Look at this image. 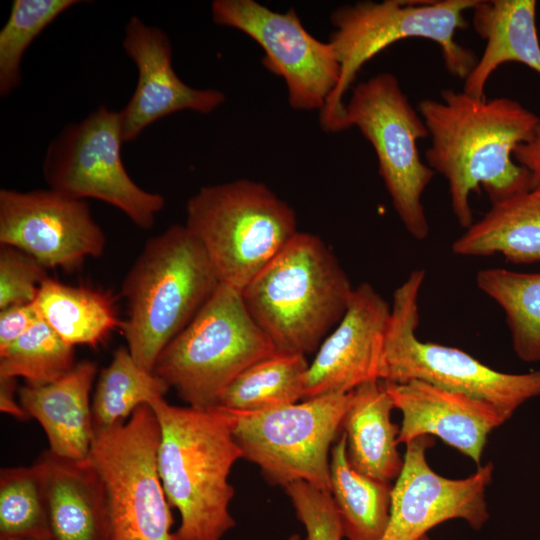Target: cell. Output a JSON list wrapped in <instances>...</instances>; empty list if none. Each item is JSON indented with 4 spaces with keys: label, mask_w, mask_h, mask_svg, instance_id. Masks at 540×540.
<instances>
[{
    "label": "cell",
    "mask_w": 540,
    "mask_h": 540,
    "mask_svg": "<svg viewBox=\"0 0 540 540\" xmlns=\"http://www.w3.org/2000/svg\"><path fill=\"white\" fill-rule=\"evenodd\" d=\"M440 96L418 105L431 137L426 164L447 180L453 214L467 229L474 222L472 192L482 187L494 204L532 188L530 173L512 157L532 138L540 117L508 97L479 98L450 88Z\"/></svg>",
    "instance_id": "cell-1"
},
{
    "label": "cell",
    "mask_w": 540,
    "mask_h": 540,
    "mask_svg": "<svg viewBox=\"0 0 540 540\" xmlns=\"http://www.w3.org/2000/svg\"><path fill=\"white\" fill-rule=\"evenodd\" d=\"M159 426L158 472L171 507L180 514L173 540H221L236 522L230 513L234 488L229 475L242 452L235 441V413L150 404Z\"/></svg>",
    "instance_id": "cell-2"
},
{
    "label": "cell",
    "mask_w": 540,
    "mask_h": 540,
    "mask_svg": "<svg viewBox=\"0 0 540 540\" xmlns=\"http://www.w3.org/2000/svg\"><path fill=\"white\" fill-rule=\"evenodd\" d=\"M353 290L322 239L298 231L241 295L277 351L306 356L339 323Z\"/></svg>",
    "instance_id": "cell-3"
},
{
    "label": "cell",
    "mask_w": 540,
    "mask_h": 540,
    "mask_svg": "<svg viewBox=\"0 0 540 540\" xmlns=\"http://www.w3.org/2000/svg\"><path fill=\"white\" fill-rule=\"evenodd\" d=\"M219 284L203 248L185 225H172L147 240L121 285L127 303L121 331L136 363L152 372L162 350Z\"/></svg>",
    "instance_id": "cell-4"
},
{
    "label": "cell",
    "mask_w": 540,
    "mask_h": 540,
    "mask_svg": "<svg viewBox=\"0 0 540 540\" xmlns=\"http://www.w3.org/2000/svg\"><path fill=\"white\" fill-rule=\"evenodd\" d=\"M478 0H431L382 2L358 1L338 7L331 14L334 31L328 43L340 65L339 82L320 111L326 132H340L344 96L362 66L390 45L407 38H424L441 50L446 70L464 79L475 67V53L460 45L455 36L466 29V11Z\"/></svg>",
    "instance_id": "cell-5"
},
{
    "label": "cell",
    "mask_w": 540,
    "mask_h": 540,
    "mask_svg": "<svg viewBox=\"0 0 540 540\" xmlns=\"http://www.w3.org/2000/svg\"><path fill=\"white\" fill-rule=\"evenodd\" d=\"M184 225L219 282L239 291L298 232L294 209L265 184L248 179L200 188L186 204Z\"/></svg>",
    "instance_id": "cell-6"
},
{
    "label": "cell",
    "mask_w": 540,
    "mask_h": 540,
    "mask_svg": "<svg viewBox=\"0 0 540 540\" xmlns=\"http://www.w3.org/2000/svg\"><path fill=\"white\" fill-rule=\"evenodd\" d=\"M277 352L248 312L241 291L220 283L189 324L159 354L153 373L188 406H219L229 384Z\"/></svg>",
    "instance_id": "cell-7"
},
{
    "label": "cell",
    "mask_w": 540,
    "mask_h": 540,
    "mask_svg": "<svg viewBox=\"0 0 540 540\" xmlns=\"http://www.w3.org/2000/svg\"><path fill=\"white\" fill-rule=\"evenodd\" d=\"M425 271L415 269L395 290L384 350V382L424 381L485 401L507 420L526 401L540 396V370L497 371L465 351L417 338L419 294Z\"/></svg>",
    "instance_id": "cell-8"
},
{
    "label": "cell",
    "mask_w": 540,
    "mask_h": 540,
    "mask_svg": "<svg viewBox=\"0 0 540 540\" xmlns=\"http://www.w3.org/2000/svg\"><path fill=\"white\" fill-rule=\"evenodd\" d=\"M351 127L372 145L379 174L405 229L413 238L425 239L429 224L422 195L435 172L422 161L418 141L429 132L395 75L379 73L352 88L340 129Z\"/></svg>",
    "instance_id": "cell-9"
},
{
    "label": "cell",
    "mask_w": 540,
    "mask_h": 540,
    "mask_svg": "<svg viewBox=\"0 0 540 540\" xmlns=\"http://www.w3.org/2000/svg\"><path fill=\"white\" fill-rule=\"evenodd\" d=\"M352 391L258 412H237L233 435L242 458L271 485L304 481L330 492V454Z\"/></svg>",
    "instance_id": "cell-10"
},
{
    "label": "cell",
    "mask_w": 540,
    "mask_h": 540,
    "mask_svg": "<svg viewBox=\"0 0 540 540\" xmlns=\"http://www.w3.org/2000/svg\"><path fill=\"white\" fill-rule=\"evenodd\" d=\"M160 426L149 404L94 432L89 460L106 492L112 540H173V517L158 472Z\"/></svg>",
    "instance_id": "cell-11"
},
{
    "label": "cell",
    "mask_w": 540,
    "mask_h": 540,
    "mask_svg": "<svg viewBox=\"0 0 540 540\" xmlns=\"http://www.w3.org/2000/svg\"><path fill=\"white\" fill-rule=\"evenodd\" d=\"M123 143L119 112L101 105L83 120L66 125L50 142L44 179L52 190L74 199L103 201L148 230L165 198L129 176L121 157Z\"/></svg>",
    "instance_id": "cell-12"
},
{
    "label": "cell",
    "mask_w": 540,
    "mask_h": 540,
    "mask_svg": "<svg viewBox=\"0 0 540 540\" xmlns=\"http://www.w3.org/2000/svg\"><path fill=\"white\" fill-rule=\"evenodd\" d=\"M214 23L237 29L264 50L263 66L281 77L295 110H322L340 78L332 47L312 36L294 8L273 11L255 0H214Z\"/></svg>",
    "instance_id": "cell-13"
},
{
    "label": "cell",
    "mask_w": 540,
    "mask_h": 540,
    "mask_svg": "<svg viewBox=\"0 0 540 540\" xmlns=\"http://www.w3.org/2000/svg\"><path fill=\"white\" fill-rule=\"evenodd\" d=\"M0 244L18 248L45 268L67 272L106 246L102 228L86 200L52 189L0 190Z\"/></svg>",
    "instance_id": "cell-14"
},
{
    "label": "cell",
    "mask_w": 540,
    "mask_h": 540,
    "mask_svg": "<svg viewBox=\"0 0 540 540\" xmlns=\"http://www.w3.org/2000/svg\"><path fill=\"white\" fill-rule=\"evenodd\" d=\"M434 440L421 436L406 444L402 470L392 486L389 523L381 540H418L435 526L461 519L474 530L489 520L486 490L493 464L479 466L472 475L450 479L428 464L427 449Z\"/></svg>",
    "instance_id": "cell-15"
},
{
    "label": "cell",
    "mask_w": 540,
    "mask_h": 540,
    "mask_svg": "<svg viewBox=\"0 0 540 540\" xmlns=\"http://www.w3.org/2000/svg\"><path fill=\"white\" fill-rule=\"evenodd\" d=\"M390 311L371 284L354 288L346 312L309 364L304 399L349 393L366 382L382 381Z\"/></svg>",
    "instance_id": "cell-16"
},
{
    "label": "cell",
    "mask_w": 540,
    "mask_h": 540,
    "mask_svg": "<svg viewBox=\"0 0 540 540\" xmlns=\"http://www.w3.org/2000/svg\"><path fill=\"white\" fill-rule=\"evenodd\" d=\"M123 49L136 65L134 93L119 111L124 143L131 142L154 122L190 110L208 114L225 101L222 91L196 89L183 82L172 65V46L160 28L132 16L125 27Z\"/></svg>",
    "instance_id": "cell-17"
},
{
    "label": "cell",
    "mask_w": 540,
    "mask_h": 540,
    "mask_svg": "<svg viewBox=\"0 0 540 540\" xmlns=\"http://www.w3.org/2000/svg\"><path fill=\"white\" fill-rule=\"evenodd\" d=\"M382 382L402 413L399 444L435 436L481 466L489 435L507 421L491 404L463 393L419 380Z\"/></svg>",
    "instance_id": "cell-18"
},
{
    "label": "cell",
    "mask_w": 540,
    "mask_h": 540,
    "mask_svg": "<svg viewBox=\"0 0 540 540\" xmlns=\"http://www.w3.org/2000/svg\"><path fill=\"white\" fill-rule=\"evenodd\" d=\"M36 463L50 540H112L105 488L89 458L68 460L48 450Z\"/></svg>",
    "instance_id": "cell-19"
},
{
    "label": "cell",
    "mask_w": 540,
    "mask_h": 540,
    "mask_svg": "<svg viewBox=\"0 0 540 540\" xmlns=\"http://www.w3.org/2000/svg\"><path fill=\"white\" fill-rule=\"evenodd\" d=\"M96 374L95 362L81 361L52 383L18 388L21 407L43 427L53 455L88 458L94 437L90 392Z\"/></svg>",
    "instance_id": "cell-20"
},
{
    "label": "cell",
    "mask_w": 540,
    "mask_h": 540,
    "mask_svg": "<svg viewBox=\"0 0 540 540\" xmlns=\"http://www.w3.org/2000/svg\"><path fill=\"white\" fill-rule=\"evenodd\" d=\"M535 0H478L472 26L485 48L464 80L463 91L479 98L493 72L507 62L522 63L540 75V42Z\"/></svg>",
    "instance_id": "cell-21"
},
{
    "label": "cell",
    "mask_w": 540,
    "mask_h": 540,
    "mask_svg": "<svg viewBox=\"0 0 540 540\" xmlns=\"http://www.w3.org/2000/svg\"><path fill=\"white\" fill-rule=\"evenodd\" d=\"M394 404L382 381H369L352 391L342 421L347 458L358 472L391 483L398 478L404 457L398 451L400 427L391 420Z\"/></svg>",
    "instance_id": "cell-22"
},
{
    "label": "cell",
    "mask_w": 540,
    "mask_h": 540,
    "mask_svg": "<svg viewBox=\"0 0 540 540\" xmlns=\"http://www.w3.org/2000/svg\"><path fill=\"white\" fill-rule=\"evenodd\" d=\"M461 256L501 254L508 262H540V183L494 203L452 243Z\"/></svg>",
    "instance_id": "cell-23"
},
{
    "label": "cell",
    "mask_w": 540,
    "mask_h": 540,
    "mask_svg": "<svg viewBox=\"0 0 540 540\" xmlns=\"http://www.w3.org/2000/svg\"><path fill=\"white\" fill-rule=\"evenodd\" d=\"M34 303L40 317L71 346L97 347L123 323L111 294L50 277Z\"/></svg>",
    "instance_id": "cell-24"
},
{
    "label": "cell",
    "mask_w": 540,
    "mask_h": 540,
    "mask_svg": "<svg viewBox=\"0 0 540 540\" xmlns=\"http://www.w3.org/2000/svg\"><path fill=\"white\" fill-rule=\"evenodd\" d=\"M330 493L346 540H381L391 509L392 485L356 471L342 432L330 454Z\"/></svg>",
    "instance_id": "cell-25"
},
{
    "label": "cell",
    "mask_w": 540,
    "mask_h": 540,
    "mask_svg": "<svg viewBox=\"0 0 540 540\" xmlns=\"http://www.w3.org/2000/svg\"><path fill=\"white\" fill-rule=\"evenodd\" d=\"M308 367L305 355L277 351L241 372L224 391L219 406L258 412L297 403L304 399Z\"/></svg>",
    "instance_id": "cell-26"
},
{
    "label": "cell",
    "mask_w": 540,
    "mask_h": 540,
    "mask_svg": "<svg viewBox=\"0 0 540 540\" xmlns=\"http://www.w3.org/2000/svg\"><path fill=\"white\" fill-rule=\"evenodd\" d=\"M477 287L504 311L512 346L524 362L540 361V273L482 269Z\"/></svg>",
    "instance_id": "cell-27"
},
{
    "label": "cell",
    "mask_w": 540,
    "mask_h": 540,
    "mask_svg": "<svg viewBox=\"0 0 540 540\" xmlns=\"http://www.w3.org/2000/svg\"><path fill=\"white\" fill-rule=\"evenodd\" d=\"M169 389L161 378L140 367L127 347H119L97 380L91 402L94 432L124 423L139 406L164 397Z\"/></svg>",
    "instance_id": "cell-28"
},
{
    "label": "cell",
    "mask_w": 540,
    "mask_h": 540,
    "mask_svg": "<svg viewBox=\"0 0 540 540\" xmlns=\"http://www.w3.org/2000/svg\"><path fill=\"white\" fill-rule=\"evenodd\" d=\"M75 365L74 346L66 343L42 318L0 350V376L22 377L29 385L52 383Z\"/></svg>",
    "instance_id": "cell-29"
},
{
    "label": "cell",
    "mask_w": 540,
    "mask_h": 540,
    "mask_svg": "<svg viewBox=\"0 0 540 540\" xmlns=\"http://www.w3.org/2000/svg\"><path fill=\"white\" fill-rule=\"evenodd\" d=\"M50 540L39 467H10L0 472V540Z\"/></svg>",
    "instance_id": "cell-30"
},
{
    "label": "cell",
    "mask_w": 540,
    "mask_h": 540,
    "mask_svg": "<svg viewBox=\"0 0 540 540\" xmlns=\"http://www.w3.org/2000/svg\"><path fill=\"white\" fill-rule=\"evenodd\" d=\"M78 0H14L0 30V95L21 84L23 55L41 32Z\"/></svg>",
    "instance_id": "cell-31"
},
{
    "label": "cell",
    "mask_w": 540,
    "mask_h": 540,
    "mask_svg": "<svg viewBox=\"0 0 540 540\" xmlns=\"http://www.w3.org/2000/svg\"><path fill=\"white\" fill-rule=\"evenodd\" d=\"M47 268L24 251L0 245V310L34 303Z\"/></svg>",
    "instance_id": "cell-32"
},
{
    "label": "cell",
    "mask_w": 540,
    "mask_h": 540,
    "mask_svg": "<svg viewBox=\"0 0 540 540\" xmlns=\"http://www.w3.org/2000/svg\"><path fill=\"white\" fill-rule=\"evenodd\" d=\"M297 518L303 524V540H343L340 518L331 493L304 481L284 487Z\"/></svg>",
    "instance_id": "cell-33"
},
{
    "label": "cell",
    "mask_w": 540,
    "mask_h": 540,
    "mask_svg": "<svg viewBox=\"0 0 540 540\" xmlns=\"http://www.w3.org/2000/svg\"><path fill=\"white\" fill-rule=\"evenodd\" d=\"M40 318L35 303L0 310V350L16 341Z\"/></svg>",
    "instance_id": "cell-34"
},
{
    "label": "cell",
    "mask_w": 540,
    "mask_h": 540,
    "mask_svg": "<svg viewBox=\"0 0 540 540\" xmlns=\"http://www.w3.org/2000/svg\"><path fill=\"white\" fill-rule=\"evenodd\" d=\"M513 158L530 173L532 187L540 183V118L532 138L515 148Z\"/></svg>",
    "instance_id": "cell-35"
},
{
    "label": "cell",
    "mask_w": 540,
    "mask_h": 540,
    "mask_svg": "<svg viewBox=\"0 0 540 540\" xmlns=\"http://www.w3.org/2000/svg\"><path fill=\"white\" fill-rule=\"evenodd\" d=\"M18 391L16 387V378L8 376H0V410L8 413L11 416L26 420L28 415L23 410L20 404L16 401L15 393Z\"/></svg>",
    "instance_id": "cell-36"
},
{
    "label": "cell",
    "mask_w": 540,
    "mask_h": 540,
    "mask_svg": "<svg viewBox=\"0 0 540 540\" xmlns=\"http://www.w3.org/2000/svg\"><path fill=\"white\" fill-rule=\"evenodd\" d=\"M286 540H302V539L299 534L295 533V534L290 535Z\"/></svg>",
    "instance_id": "cell-37"
},
{
    "label": "cell",
    "mask_w": 540,
    "mask_h": 540,
    "mask_svg": "<svg viewBox=\"0 0 540 540\" xmlns=\"http://www.w3.org/2000/svg\"><path fill=\"white\" fill-rule=\"evenodd\" d=\"M418 540H431V539L426 534V535L422 536L421 538H419Z\"/></svg>",
    "instance_id": "cell-38"
},
{
    "label": "cell",
    "mask_w": 540,
    "mask_h": 540,
    "mask_svg": "<svg viewBox=\"0 0 540 540\" xmlns=\"http://www.w3.org/2000/svg\"><path fill=\"white\" fill-rule=\"evenodd\" d=\"M18 540H41V539H18Z\"/></svg>",
    "instance_id": "cell-39"
}]
</instances>
